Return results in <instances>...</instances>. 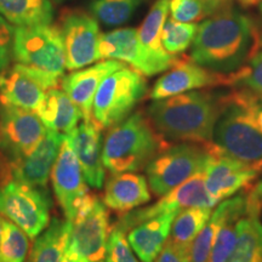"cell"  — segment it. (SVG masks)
<instances>
[{"label": "cell", "mask_w": 262, "mask_h": 262, "mask_svg": "<svg viewBox=\"0 0 262 262\" xmlns=\"http://www.w3.org/2000/svg\"><path fill=\"white\" fill-rule=\"evenodd\" d=\"M211 214L212 208H187L178 212L169 239L178 247L188 250L193 239L206 225Z\"/></svg>", "instance_id": "obj_29"}, {"label": "cell", "mask_w": 262, "mask_h": 262, "mask_svg": "<svg viewBox=\"0 0 262 262\" xmlns=\"http://www.w3.org/2000/svg\"><path fill=\"white\" fill-rule=\"evenodd\" d=\"M27 233L8 219H3L0 262H26L31 243Z\"/></svg>", "instance_id": "obj_31"}, {"label": "cell", "mask_w": 262, "mask_h": 262, "mask_svg": "<svg viewBox=\"0 0 262 262\" xmlns=\"http://www.w3.org/2000/svg\"><path fill=\"white\" fill-rule=\"evenodd\" d=\"M245 204H247V193H242L235 195L234 198H228L221 202V204L211 214L206 225L189 245L187 250L189 262H209L212 245L222 225L232 212L243 208Z\"/></svg>", "instance_id": "obj_26"}, {"label": "cell", "mask_w": 262, "mask_h": 262, "mask_svg": "<svg viewBox=\"0 0 262 262\" xmlns=\"http://www.w3.org/2000/svg\"><path fill=\"white\" fill-rule=\"evenodd\" d=\"M52 201L47 187L10 180L0 186V214L35 239L50 222Z\"/></svg>", "instance_id": "obj_9"}, {"label": "cell", "mask_w": 262, "mask_h": 262, "mask_svg": "<svg viewBox=\"0 0 262 262\" xmlns=\"http://www.w3.org/2000/svg\"><path fill=\"white\" fill-rule=\"evenodd\" d=\"M204 9L205 16H211L220 12L222 10L229 8L231 0H199Z\"/></svg>", "instance_id": "obj_39"}, {"label": "cell", "mask_w": 262, "mask_h": 262, "mask_svg": "<svg viewBox=\"0 0 262 262\" xmlns=\"http://www.w3.org/2000/svg\"><path fill=\"white\" fill-rule=\"evenodd\" d=\"M45 131L35 112L0 102V152L10 166L29 155Z\"/></svg>", "instance_id": "obj_10"}, {"label": "cell", "mask_w": 262, "mask_h": 262, "mask_svg": "<svg viewBox=\"0 0 262 262\" xmlns=\"http://www.w3.org/2000/svg\"><path fill=\"white\" fill-rule=\"evenodd\" d=\"M235 73L221 74L194 63L191 60H176L153 85L150 100H162L203 88L234 83Z\"/></svg>", "instance_id": "obj_16"}, {"label": "cell", "mask_w": 262, "mask_h": 262, "mask_svg": "<svg viewBox=\"0 0 262 262\" xmlns=\"http://www.w3.org/2000/svg\"><path fill=\"white\" fill-rule=\"evenodd\" d=\"M209 157V147L199 143L179 142L168 146L146 166L150 192L162 196L192 176L203 172Z\"/></svg>", "instance_id": "obj_7"}, {"label": "cell", "mask_w": 262, "mask_h": 262, "mask_svg": "<svg viewBox=\"0 0 262 262\" xmlns=\"http://www.w3.org/2000/svg\"><path fill=\"white\" fill-rule=\"evenodd\" d=\"M169 6L170 0H156L145 21L137 29L140 45L148 61L152 75L168 71L176 61L162 44V29L168 18Z\"/></svg>", "instance_id": "obj_20"}, {"label": "cell", "mask_w": 262, "mask_h": 262, "mask_svg": "<svg viewBox=\"0 0 262 262\" xmlns=\"http://www.w3.org/2000/svg\"><path fill=\"white\" fill-rule=\"evenodd\" d=\"M146 94L145 75L125 66L108 75L98 86L93 118L102 129H110L129 117Z\"/></svg>", "instance_id": "obj_5"}, {"label": "cell", "mask_w": 262, "mask_h": 262, "mask_svg": "<svg viewBox=\"0 0 262 262\" xmlns=\"http://www.w3.org/2000/svg\"><path fill=\"white\" fill-rule=\"evenodd\" d=\"M152 198L147 178L137 172L113 173L104 187L102 202L111 210L126 215Z\"/></svg>", "instance_id": "obj_21"}, {"label": "cell", "mask_w": 262, "mask_h": 262, "mask_svg": "<svg viewBox=\"0 0 262 262\" xmlns=\"http://www.w3.org/2000/svg\"><path fill=\"white\" fill-rule=\"evenodd\" d=\"M61 34L66 52V70L77 71L100 60V27L93 16L73 12L62 21Z\"/></svg>", "instance_id": "obj_15"}, {"label": "cell", "mask_w": 262, "mask_h": 262, "mask_svg": "<svg viewBox=\"0 0 262 262\" xmlns=\"http://www.w3.org/2000/svg\"><path fill=\"white\" fill-rule=\"evenodd\" d=\"M0 16L15 27L51 25V0H0Z\"/></svg>", "instance_id": "obj_28"}, {"label": "cell", "mask_w": 262, "mask_h": 262, "mask_svg": "<svg viewBox=\"0 0 262 262\" xmlns=\"http://www.w3.org/2000/svg\"><path fill=\"white\" fill-rule=\"evenodd\" d=\"M195 24L179 22L171 17L166 18L162 29V44L171 56L182 54L191 47L196 32Z\"/></svg>", "instance_id": "obj_32"}, {"label": "cell", "mask_w": 262, "mask_h": 262, "mask_svg": "<svg viewBox=\"0 0 262 262\" xmlns=\"http://www.w3.org/2000/svg\"><path fill=\"white\" fill-rule=\"evenodd\" d=\"M50 176L55 195L66 219L73 221L85 196L89 194V189L79 160L66 135Z\"/></svg>", "instance_id": "obj_14"}, {"label": "cell", "mask_w": 262, "mask_h": 262, "mask_svg": "<svg viewBox=\"0 0 262 262\" xmlns=\"http://www.w3.org/2000/svg\"><path fill=\"white\" fill-rule=\"evenodd\" d=\"M170 17L179 22L193 24L205 17L204 9L199 0H170Z\"/></svg>", "instance_id": "obj_36"}, {"label": "cell", "mask_w": 262, "mask_h": 262, "mask_svg": "<svg viewBox=\"0 0 262 262\" xmlns=\"http://www.w3.org/2000/svg\"><path fill=\"white\" fill-rule=\"evenodd\" d=\"M111 231L108 208L89 193L73 220L64 257L72 262H103Z\"/></svg>", "instance_id": "obj_6"}, {"label": "cell", "mask_w": 262, "mask_h": 262, "mask_svg": "<svg viewBox=\"0 0 262 262\" xmlns=\"http://www.w3.org/2000/svg\"><path fill=\"white\" fill-rule=\"evenodd\" d=\"M250 193L254 196H256L258 201L262 202V175H261V179L258 180L256 185L254 186V188L250 191Z\"/></svg>", "instance_id": "obj_40"}, {"label": "cell", "mask_w": 262, "mask_h": 262, "mask_svg": "<svg viewBox=\"0 0 262 262\" xmlns=\"http://www.w3.org/2000/svg\"><path fill=\"white\" fill-rule=\"evenodd\" d=\"M155 262H189V260L187 250L178 247L168 239Z\"/></svg>", "instance_id": "obj_38"}, {"label": "cell", "mask_w": 262, "mask_h": 262, "mask_svg": "<svg viewBox=\"0 0 262 262\" xmlns=\"http://www.w3.org/2000/svg\"><path fill=\"white\" fill-rule=\"evenodd\" d=\"M103 262H140L125 235V231L116 226L108 238Z\"/></svg>", "instance_id": "obj_35"}, {"label": "cell", "mask_w": 262, "mask_h": 262, "mask_svg": "<svg viewBox=\"0 0 262 262\" xmlns=\"http://www.w3.org/2000/svg\"><path fill=\"white\" fill-rule=\"evenodd\" d=\"M2 229H3V219L0 216V237H2Z\"/></svg>", "instance_id": "obj_44"}, {"label": "cell", "mask_w": 262, "mask_h": 262, "mask_svg": "<svg viewBox=\"0 0 262 262\" xmlns=\"http://www.w3.org/2000/svg\"><path fill=\"white\" fill-rule=\"evenodd\" d=\"M258 49V28L253 19L227 8L198 25L189 60L216 73L233 74Z\"/></svg>", "instance_id": "obj_1"}, {"label": "cell", "mask_w": 262, "mask_h": 262, "mask_svg": "<svg viewBox=\"0 0 262 262\" xmlns=\"http://www.w3.org/2000/svg\"><path fill=\"white\" fill-rule=\"evenodd\" d=\"M176 214H163L130 229L126 235L131 249L141 262H155L170 237Z\"/></svg>", "instance_id": "obj_24"}, {"label": "cell", "mask_w": 262, "mask_h": 262, "mask_svg": "<svg viewBox=\"0 0 262 262\" xmlns=\"http://www.w3.org/2000/svg\"><path fill=\"white\" fill-rule=\"evenodd\" d=\"M52 2H55V3H56V4H62V3L67 2V0H52Z\"/></svg>", "instance_id": "obj_45"}, {"label": "cell", "mask_w": 262, "mask_h": 262, "mask_svg": "<svg viewBox=\"0 0 262 262\" xmlns=\"http://www.w3.org/2000/svg\"><path fill=\"white\" fill-rule=\"evenodd\" d=\"M63 137V134L47 129L37 147L25 158L10 166L12 180L35 187H47Z\"/></svg>", "instance_id": "obj_18"}, {"label": "cell", "mask_w": 262, "mask_h": 262, "mask_svg": "<svg viewBox=\"0 0 262 262\" xmlns=\"http://www.w3.org/2000/svg\"><path fill=\"white\" fill-rule=\"evenodd\" d=\"M224 95L211 91H188L156 100L147 116L165 140L210 146L220 116Z\"/></svg>", "instance_id": "obj_2"}, {"label": "cell", "mask_w": 262, "mask_h": 262, "mask_svg": "<svg viewBox=\"0 0 262 262\" xmlns=\"http://www.w3.org/2000/svg\"><path fill=\"white\" fill-rule=\"evenodd\" d=\"M62 262H72V261H70V260H68V258H63V261H62Z\"/></svg>", "instance_id": "obj_46"}, {"label": "cell", "mask_w": 262, "mask_h": 262, "mask_svg": "<svg viewBox=\"0 0 262 262\" xmlns=\"http://www.w3.org/2000/svg\"><path fill=\"white\" fill-rule=\"evenodd\" d=\"M125 67L123 62L106 60L84 70L73 71L62 79V90L83 113V120L93 119L94 97L101 83L110 74Z\"/></svg>", "instance_id": "obj_19"}, {"label": "cell", "mask_w": 262, "mask_h": 262, "mask_svg": "<svg viewBox=\"0 0 262 262\" xmlns=\"http://www.w3.org/2000/svg\"><path fill=\"white\" fill-rule=\"evenodd\" d=\"M143 0H93L89 3V11L96 21L116 27L126 24L140 8Z\"/></svg>", "instance_id": "obj_30"}, {"label": "cell", "mask_w": 262, "mask_h": 262, "mask_svg": "<svg viewBox=\"0 0 262 262\" xmlns=\"http://www.w3.org/2000/svg\"><path fill=\"white\" fill-rule=\"evenodd\" d=\"M168 146L147 114L131 113L123 122L110 127L103 141V165L112 173L137 172L146 169Z\"/></svg>", "instance_id": "obj_4"}, {"label": "cell", "mask_w": 262, "mask_h": 262, "mask_svg": "<svg viewBox=\"0 0 262 262\" xmlns=\"http://www.w3.org/2000/svg\"><path fill=\"white\" fill-rule=\"evenodd\" d=\"M227 262H262L261 202L247 193V210L237 221V241Z\"/></svg>", "instance_id": "obj_22"}, {"label": "cell", "mask_w": 262, "mask_h": 262, "mask_svg": "<svg viewBox=\"0 0 262 262\" xmlns=\"http://www.w3.org/2000/svg\"><path fill=\"white\" fill-rule=\"evenodd\" d=\"M12 56L16 63L61 79L66 71V52L60 29L51 25L15 27Z\"/></svg>", "instance_id": "obj_8"}, {"label": "cell", "mask_w": 262, "mask_h": 262, "mask_svg": "<svg viewBox=\"0 0 262 262\" xmlns=\"http://www.w3.org/2000/svg\"><path fill=\"white\" fill-rule=\"evenodd\" d=\"M35 113L47 129L63 135L72 133L83 119V113L77 104L57 88L47 91Z\"/></svg>", "instance_id": "obj_25"}, {"label": "cell", "mask_w": 262, "mask_h": 262, "mask_svg": "<svg viewBox=\"0 0 262 262\" xmlns=\"http://www.w3.org/2000/svg\"><path fill=\"white\" fill-rule=\"evenodd\" d=\"M247 210V204L229 215L219 231L215 243L212 245L209 262H227L237 241V221Z\"/></svg>", "instance_id": "obj_33"}, {"label": "cell", "mask_w": 262, "mask_h": 262, "mask_svg": "<svg viewBox=\"0 0 262 262\" xmlns=\"http://www.w3.org/2000/svg\"><path fill=\"white\" fill-rule=\"evenodd\" d=\"M15 26L0 16V74L10 68L12 58V47H14Z\"/></svg>", "instance_id": "obj_37"}, {"label": "cell", "mask_w": 262, "mask_h": 262, "mask_svg": "<svg viewBox=\"0 0 262 262\" xmlns=\"http://www.w3.org/2000/svg\"><path fill=\"white\" fill-rule=\"evenodd\" d=\"M210 194L205 185L204 171L198 172L176 188L160 196L158 202L147 208L130 211L124 215L117 226L124 231L135 227L141 222L163 214H178L187 208H214Z\"/></svg>", "instance_id": "obj_11"}, {"label": "cell", "mask_w": 262, "mask_h": 262, "mask_svg": "<svg viewBox=\"0 0 262 262\" xmlns=\"http://www.w3.org/2000/svg\"><path fill=\"white\" fill-rule=\"evenodd\" d=\"M256 119H257L258 127H260L261 131H262V108H261L260 111H258V113H257V117H256Z\"/></svg>", "instance_id": "obj_43"}, {"label": "cell", "mask_w": 262, "mask_h": 262, "mask_svg": "<svg viewBox=\"0 0 262 262\" xmlns=\"http://www.w3.org/2000/svg\"><path fill=\"white\" fill-rule=\"evenodd\" d=\"M239 4L245 6V8H250V6H255V5H260L262 3V0H238Z\"/></svg>", "instance_id": "obj_41"}, {"label": "cell", "mask_w": 262, "mask_h": 262, "mask_svg": "<svg viewBox=\"0 0 262 262\" xmlns=\"http://www.w3.org/2000/svg\"><path fill=\"white\" fill-rule=\"evenodd\" d=\"M258 14L261 17V29H258V47L262 48V3L258 5Z\"/></svg>", "instance_id": "obj_42"}, {"label": "cell", "mask_w": 262, "mask_h": 262, "mask_svg": "<svg viewBox=\"0 0 262 262\" xmlns=\"http://www.w3.org/2000/svg\"><path fill=\"white\" fill-rule=\"evenodd\" d=\"M261 108L262 98L242 88L224 95L211 146L242 162L261 163L262 131L256 119Z\"/></svg>", "instance_id": "obj_3"}, {"label": "cell", "mask_w": 262, "mask_h": 262, "mask_svg": "<svg viewBox=\"0 0 262 262\" xmlns=\"http://www.w3.org/2000/svg\"><path fill=\"white\" fill-rule=\"evenodd\" d=\"M261 220H262V202H261Z\"/></svg>", "instance_id": "obj_47"}, {"label": "cell", "mask_w": 262, "mask_h": 262, "mask_svg": "<svg viewBox=\"0 0 262 262\" xmlns=\"http://www.w3.org/2000/svg\"><path fill=\"white\" fill-rule=\"evenodd\" d=\"M61 79L44 72L16 63L0 74V102L35 112L48 90Z\"/></svg>", "instance_id": "obj_13"}, {"label": "cell", "mask_w": 262, "mask_h": 262, "mask_svg": "<svg viewBox=\"0 0 262 262\" xmlns=\"http://www.w3.org/2000/svg\"><path fill=\"white\" fill-rule=\"evenodd\" d=\"M262 169L261 163H245L219 152L209 146V157L204 169L205 185L216 204L234 195L254 181Z\"/></svg>", "instance_id": "obj_12"}, {"label": "cell", "mask_w": 262, "mask_h": 262, "mask_svg": "<svg viewBox=\"0 0 262 262\" xmlns=\"http://www.w3.org/2000/svg\"><path fill=\"white\" fill-rule=\"evenodd\" d=\"M79 160L85 180L90 187L100 189L104 185L106 168L102 159V126L96 120H83L66 135Z\"/></svg>", "instance_id": "obj_17"}, {"label": "cell", "mask_w": 262, "mask_h": 262, "mask_svg": "<svg viewBox=\"0 0 262 262\" xmlns=\"http://www.w3.org/2000/svg\"><path fill=\"white\" fill-rule=\"evenodd\" d=\"M233 85L262 98V51L255 55L248 66L235 72Z\"/></svg>", "instance_id": "obj_34"}, {"label": "cell", "mask_w": 262, "mask_h": 262, "mask_svg": "<svg viewBox=\"0 0 262 262\" xmlns=\"http://www.w3.org/2000/svg\"><path fill=\"white\" fill-rule=\"evenodd\" d=\"M73 221L54 217L35 238L28 262H62L66 256Z\"/></svg>", "instance_id": "obj_27"}, {"label": "cell", "mask_w": 262, "mask_h": 262, "mask_svg": "<svg viewBox=\"0 0 262 262\" xmlns=\"http://www.w3.org/2000/svg\"><path fill=\"white\" fill-rule=\"evenodd\" d=\"M98 54L100 60L123 61L141 74L152 77L135 28H120L101 34Z\"/></svg>", "instance_id": "obj_23"}]
</instances>
